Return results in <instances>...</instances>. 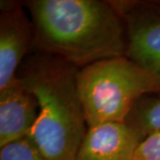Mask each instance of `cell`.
<instances>
[{
	"instance_id": "7",
	"label": "cell",
	"mask_w": 160,
	"mask_h": 160,
	"mask_svg": "<svg viewBox=\"0 0 160 160\" xmlns=\"http://www.w3.org/2000/svg\"><path fill=\"white\" fill-rule=\"evenodd\" d=\"M38 116L37 99L17 77L0 90V147L28 136Z\"/></svg>"
},
{
	"instance_id": "4",
	"label": "cell",
	"mask_w": 160,
	"mask_h": 160,
	"mask_svg": "<svg viewBox=\"0 0 160 160\" xmlns=\"http://www.w3.org/2000/svg\"><path fill=\"white\" fill-rule=\"evenodd\" d=\"M111 2L126 25V56L160 77V1Z\"/></svg>"
},
{
	"instance_id": "9",
	"label": "cell",
	"mask_w": 160,
	"mask_h": 160,
	"mask_svg": "<svg viewBox=\"0 0 160 160\" xmlns=\"http://www.w3.org/2000/svg\"><path fill=\"white\" fill-rule=\"evenodd\" d=\"M0 160H46L39 149L28 136L0 147Z\"/></svg>"
},
{
	"instance_id": "3",
	"label": "cell",
	"mask_w": 160,
	"mask_h": 160,
	"mask_svg": "<svg viewBox=\"0 0 160 160\" xmlns=\"http://www.w3.org/2000/svg\"><path fill=\"white\" fill-rule=\"evenodd\" d=\"M88 128L125 123L145 95L160 93V77L126 56L109 58L82 68L78 75Z\"/></svg>"
},
{
	"instance_id": "10",
	"label": "cell",
	"mask_w": 160,
	"mask_h": 160,
	"mask_svg": "<svg viewBox=\"0 0 160 160\" xmlns=\"http://www.w3.org/2000/svg\"><path fill=\"white\" fill-rule=\"evenodd\" d=\"M134 160H160V133L150 134L142 141Z\"/></svg>"
},
{
	"instance_id": "5",
	"label": "cell",
	"mask_w": 160,
	"mask_h": 160,
	"mask_svg": "<svg viewBox=\"0 0 160 160\" xmlns=\"http://www.w3.org/2000/svg\"><path fill=\"white\" fill-rule=\"evenodd\" d=\"M23 5L1 1L0 5V90L17 78L26 53L33 48L34 27Z\"/></svg>"
},
{
	"instance_id": "8",
	"label": "cell",
	"mask_w": 160,
	"mask_h": 160,
	"mask_svg": "<svg viewBox=\"0 0 160 160\" xmlns=\"http://www.w3.org/2000/svg\"><path fill=\"white\" fill-rule=\"evenodd\" d=\"M156 94L141 98L125 122L142 141L150 134L160 133V95Z\"/></svg>"
},
{
	"instance_id": "6",
	"label": "cell",
	"mask_w": 160,
	"mask_h": 160,
	"mask_svg": "<svg viewBox=\"0 0 160 160\" xmlns=\"http://www.w3.org/2000/svg\"><path fill=\"white\" fill-rule=\"evenodd\" d=\"M142 140L126 123L88 128L75 160H134Z\"/></svg>"
},
{
	"instance_id": "1",
	"label": "cell",
	"mask_w": 160,
	"mask_h": 160,
	"mask_svg": "<svg viewBox=\"0 0 160 160\" xmlns=\"http://www.w3.org/2000/svg\"><path fill=\"white\" fill-rule=\"evenodd\" d=\"M34 27L33 48L75 67L126 56L124 20L111 1L32 0L23 4Z\"/></svg>"
},
{
	"instance_id": "2",
	"label": "cell",
	"mask_w": 160,
	"mask_h": 160,
	"mask_svg": "<svg viewBox=\"0 0 160 160\" xmlns=\"http://www.w3.org/2000/svg\"><path fill=\"white\" fill-rule=\"evenodd\" d=\"M78 68L60 58L36 52L19 68L17 77L38 104L29 136L46 160H75L87 132L80 98Z\"/></svg>"
}]
</instances>
